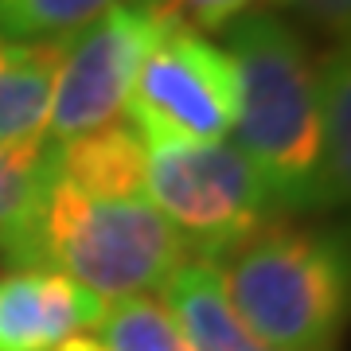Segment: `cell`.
<instances>
[{"mask_svg":"<svg viewBox=\"0 0 351 351\" xmlns=\"http://www.w3.org/2000/svg\"><path fill=\"white\" fill-rule=\"evenodd\" d=\"M239 149L281 211H320V86L304 39L269 12L226 27Z\"/></svg>","mask_w":351,"mask_h":351,"instance_id":"cell-1","label":"cell"},{"mask_svg":"<svg viewBox=\"0 0 351 351\" xmlns=\"http://www.w3.org/2000/svg\"><path fill=\"white\" fill-rule=\"evenodd\" d=\"M230 313L269 351H332L348 313L343 234L265 223L215 262Z\"/></svg>","mask_w":351,"mask_h":351,"instance_id":"cell-2","label":"cell"},{"mask_svg":"<svg viewBox=\"0 0 351 351\" xmlns=\"http://www.w3.org/2000/svg\"><path fill=\"white\" fill-rule=\"evenodd\" d=\"M39 258L43 269L117 301L149 297L191 262V250L149 199H94L55 176L39 215Z\"/></svg>","mask_w":351,"mask_h":351,"instance_id":"cell-3","label":"cell"},{"mask_svg":"<svg viewBox=\"0 0 351 351\" xmlns=\"http://www.w3.org/2000/svg\"><path fill=\"white\" fill-rule=\"evenodd\" d=\"M141 137V133H137ZM145 141V199L172 223L199 262H223L254 230L265 226L274 203L239 145Z\"/></svg>","mask_w":351,"mask_h":351,"instance_id":"cell-4","label":"cell"},{"mask_svg":"<svg viewBox=\"0 0 351 351\" xmlns=\"http://www.w3.org/2000/svg\"><path fill=\"white\" fill-rule=\"evenodd\" d=\"M125 113L141 137L191 145L226 141L239 117V82L230 55L168 16L137 66Z\"/></svg>","mask_w":351,"mask_h":351,"instance_id":"cell-5","label":"cell"},{"mask_svg":"<svg viewBox=\"0 0 351 351\" xmlns=\"http://www.w3.org/2000/svg\"><path fill=\"white\" fill-rule=\"evenodd\" d=\"M168 16V0H117L63 39L47 113L51 145L113 125L125 113L137 66Z\"/></svg>","mask_w":351,"mask_h":351,"instance_id":"cell-6","label":"cell"},{"mask_svg":"<svg viewBox=\"0 0 351 351\" xmlns=\"http://www.w3.org/2000/svg\"><path fill=\"white\" fill-rule=\"evenodd\" d=\"M101 297L59 269H12L0 277V351H51L98 324Z\"/></svg>","mask_w":351,"mask_h":351,"instance_id":"cell-7","label":"cell"},{"mask_svg":"<svg viewBox=\"0 0 351 351\" xmlns=\"http://www.w3.org/2000/svg\"><path fill=\"white\" fill-rule=\"evenodd\" d=\"M59 43H24L0 36V149L47 145L51 86L59 71Z\"/></svg>","mask_w":351,"mask_h":351,"instance_id":"cell-8","label":"cell"},{"mask_svg":"<svg viewBox=\"0 0 351 351\" xmlns=\"http://www.w3.org/2000/svg\"><path fill=\"white\" fill-rule=\"evenodd\" d=\"M55 176L94 199H145V141L137 129L101 125L75 141L51 145Z\"/></svg>","mask_w":351,"mask_h":351,"instance_id":"cell-9","label":"cell"},{"mask_svg":"<svg viewBox=\"0 0 351 351\" xmlns=\"http://www.w3.org/2000/svg\"><path fill=\"white\" fill-rule=\"evenodd\" d=\"M160 304L176 320L188 351H269L246 336L223 297V281L211 262L191 258L160 285Z\"/></svg>","mask_w":351,"mask_h":351,"instance_id":"cell-10","label":"cell"},{"mask_svg":"<svg viewBox=\"0 0 351 351\" xmlns=\"http://www.w3.org/2000/svg\"><path fill=\"white\" fill-rule=\"evenodd\" d=\"M51 180V141L43 149H0V258L16 269H43L39 215Z\"/></svg>","mask_w":351,"mask_h":351,"instance_id":"cell-11","label":"cell"},{"mask_svg":"<svg viewBox=\"0 0 351 351\" xmlns=\"http://www.w3.org/2000/svg\"><path fill=\"white\" fill-rule=\"evenodd\" d=\"M320 86V207L348 199L351 184V71L348 47L328 51L316 63Z\"/></svg>","mask_w":351,"mask_h":351,"instance_id":"cell-12","label":"cell"},{"mask_svg":"<svg viewBox=\"0 0 351 351\" xmlns=\"http://www.w3.org/2000/svg\"><path fill=\"white\" fill-rule=\"evenodd\" d=\"M94 328L101 351H188L168 308L152 297L106 301Z\"/></svg>","mask_w":351,"mask_h":351,"instance_id":"cell-13","label":"cell"},{"mask_svg":"<svg viewBox=\"0 0 351 351\" xmlns=\"http://www.w3.org/2000/svg\"><path fill=\"white\" fill-rule=\"evenodd\" d=\"M113 4L117 0H0V36L24 43H59Z\"/></svg>","mask_w":351,"mask_h":351,"instance_id":"cell-14","label":"cell"},{"mask_svg":"<svg viewBox=\"0 0 351 351\" xmlns=\"http://www.w3.org/2000/svg\"><path fill=\"white\" fill-rule=\"evenodd\" d=\"M258 0H168V12L188 24L191 32H219V27H230L234 20L250 16V8Z\"/></svg>","mask_w":351,"mask_h":351,"instance_id":"cell-15","label":"cell"},{"mask_svg":"<svg viewBox=\"0 0 351 351\" xmlns=\"http://www.w3.org/2000/svg\"><path fill=\"white\" fill-rule=\"evenodd\" d=\"M293 8L297 16H304L313 27L328 32V36H348V20H351V0H277Z\"/></svg>","mask_w":351,"mask_h":351,"instance_id":"cell-16","label":"cell"},{"mask_svg":"<svg viewBox=\"0 0 351 351\" xmlns=\"http://www.w3.org/2000/svg\"><path fill=\"white\" fill-rule=\"evenodd\" d=\"M51 351H101V343L94 336H71V339H63L59 348H51Z\"/></svg>","mask_w":351,"mask_h":351,"instance_id":"cell-17","label":"cell"}]
</instances>
